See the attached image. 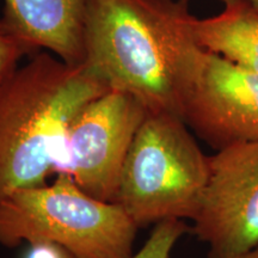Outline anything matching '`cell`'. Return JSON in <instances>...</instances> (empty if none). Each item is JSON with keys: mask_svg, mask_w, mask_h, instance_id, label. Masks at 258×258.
<instances>
[{"mask_svg": "<svg viewBox=\"0 0 258 258\" xmlns=\"http://www.w3.org/2000/svg\"><path fill=\"white\" fill-rule=\"evenodd\" d=\"M28 245L24 258H74L66 249L49 241H34Z\"/></svg>", "mask_w": 258, "mask_h": 258, "instance_id": "7c38bea8", "label": "cell"}, {"mask_svg": "<svg viewBox=\"0 0 258 258\" xmlns=\"http://www.w3.org/2000/svg\"><path fill=\"white\" fill-rule=\"evenodd\" d=\"M191 16L188 0H89L84 64L110 90L137 97L148 112L178 115L179 79L198 46Z\"/></svg>", "mask_w": 258, "mask_h": 258, "instance_id": "6da1fadb", "label": "cell"}, {"mask_svg": "<svg viewBox=\"0 0 258 258\" xmlns=\"http://www.w3.org/2000/svg\"><path fill=\"white\" fill-rule=\"evenodd\" d=\"M209 177V157L172 112H148L122 167L115 202L139 228L194 220Z\"/></svg>", "mask_w": 258, "mask_h": 258, "instance_id": "277c9868", "label": "cell"}, {"mask_svg": "<svg viewBox=\"0 0 258 258\" xmlns=\"http://www.w3.org/2000/svg\"><path fill=\"white\" fill-rule=\"evenodd\" d=\"M233 258H258V245L253 249H251L246 252L239 254V256H235Z\"/></svg>", "mask_w": 258, "mask_h": 258, "instance_id": "4fadbf2b", "label": "cell"}, {"mask_svg": "<svg viewBox=\"0 0 258 258\" xmlns=\"http://www.w3.org/2000/svg\"><path fill=\"white\" fill-rule=\"evenodd\" d=\"M249 4L252 6V8L256 10V11H258V0H246Z\"/></svg>", "mask_w": 258, "mask_h": 258, "instance_id": "5bb4252c", "label": "cell"}, {"mask_svg": "<svg viewBox=\"0 0 258 258\" xmlns=\"http://www.w3.org/2000/svg\"><path fill=\"white\" fill-rule=\"evenodd\" d=\"M85 64L34 54L0 85V202L46 184L72 121L109 91Z\"/></svg>", "mask_w": 258, "mask_h": 258, "instance_id": "7a4b0ae2", "label": "cell"}, {"mask_svg": "<svg viewBox=\"0 0 258 258\" xmlns=\"http://www.w3.org/2000/svg\"><path fill=\"white\" fill-rule=\"evenodd\" d=\"M89 0H4L3 21L35 51L44 49L63 62L83 64Z\"/></svg>", "mask_w": 258, "mask_h": 258, "instance_id": "ba28073f", "label": "cell"}, {"mask_svg": "<svg viewBox=\"0 0 258 258\" xmlns=\"http://www.w3.org/2000/svg\"><path fill=\"white\" fill-rule=\"evenodd\" d=\"M184 220L169 219L156 224L146 243L131 258H171L173 247L180 238L189 232Z\"/></svg>", "mask_w": 258, "mask_h": 258, "instance_id": "30bf717a", "label": "cell"}, {"mask_svg": "<svg viewBox=\"0 0 258 258\" xmlns=\"http://www.w3.org/2000/svg\"><path fill=\"white\" fill-rule=\"evenodd\" d=\"M189 29L202 49L258 73V11L246 0L225 5L224 11L213 17L191 16Z\"/></svg>", "mask_w": 258, "mask_h": 258, "instance_id": "9c48e42d", "label": "cell"}, {"mask_svg": "<svg viewBox=\"0 0 258 258\" xmlns=\"http://www.w3.org/2000/svg\"><path fill=\"white\" fill-rule=\"evenodd\" d=\"M178 115L215 151L258 141V73L195 47L182 71Z\"/></svg>", "mask_w": 258, "mask_h": 258, "instance_id": "5b68a950", "label": "cell"}, {"mask_svg": "<svg viewBox=\"0 0 258 258\" xmlns=\"http://www.w3.org/2000/svg\"><path fill=\"white\" fill-rule=\"evenodd\" d=\"M192 233L208 258H233L258 245V141L235 144L209 157V177Z\"/></svg>", "mask_w": 258, "mask_h": 258, "instance_id": "52a82bcc", "label": "cell"}, {"mask_svg": "<svg viewBox=\"0 0 258 258\" xmlns=\"http://www.w3.org/2000/svg\"><path fill=\"white\" fill-rule=\"evenodd\" d=\"M220 2H222V3H224V4H225V5H228V4H232V3L237 2V0H220Z\"/></svg>", "mask_w": 258, "mask_h": 258, "instance_id": "9a60e30c", "label": "cell"}, {"mask_svg": "<svg viewBox=\"0 0 258 258\" xmlns=\"http://www.w3.org/2000/svg\"><path fill=\"white\" fill-rule=\"evenodd\" d=\"M148 114L137 97L109 90L71 123L53 173L67 175L92 198L115 202L122 167Z\"/></svg>", "mask_w": 258, "mask_h": 258, "instance_id": "8992f818", "label": "cell"}, {"mask_svg": "<svg viewBox=\"0 0 258 258\" xmlns=\"http://www.w3.org/2000/svg\"><path fill=\"white\" fill-rule=\"evenodd\" d=\"M139 227L116 202L99 201L67 175L0 202V244L49 241L74 258H131Z\"/></svg>", "mask_w": 258, "mask_h": 258, "instance_id": "3957f363", "label": "cell"}, {"mask_svg": "<svg viewBox=\"0 0 258 258\" xmlns=\"http://www.w3.org/2000/svg\"><path fill=\"white\" fill-rule=\"evenodd\" d=\"M27 55L34 53L0 19V85L18 69L22 57Z\"/></svg>", "mask_w": 258, "mask_h": 258, "instance_id": "8fae6325", "label": "cell"}]
</instances>
